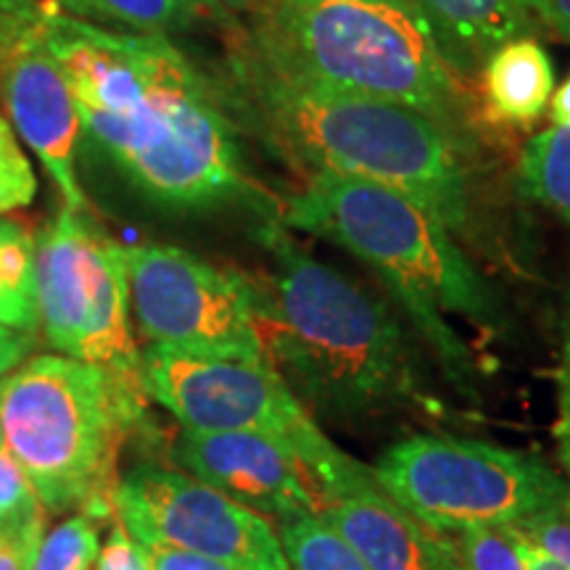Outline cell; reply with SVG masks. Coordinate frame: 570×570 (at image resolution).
Instances as JSON below:
<instances>
[{
    "label": "cell",
    "mask_w": 570,
    "mask_h": 570,
    "mask_svg": "<svg viewBox=\"0 0 570 570\" xmlns=\"http://www.w3.org/2000/svg\"><path fill=\"white\" fill-rule=\"evenodd\" d=\"M142 394L188 431L262 433L291 446L323 497L370 479V468L325 436L267 360L185 354L148 346L140 354Z\"/></svg>",
    "instance_id": "ba28073f"
},
{
    "label": "cell",
    "mask_w": 570,
    "mask_h": 570,
    "mask_svg": "<svg viewBox=\"0 0 570 570\" xmlns=\"http://www.w3.org/2000/svg\"><path fill=\"white\" fill-rule=\"evenodd\" d=\"M51 3L61 6V9H67L69 13H77V17H82V19H90L88 0H51Z\"/></svg>",
    "instance_id": "836d02e7"
},
{
    "label": "cell",
    "mask_w": 570,
    "mask_h": 570,
    "mask_svg": "<svg viewBox=\"0 0 570 570\" xmlns=\"http://www.w3.org/2000/svg\"><path fill=\"white\" fill-rule=\"evenodd\" d=\"M48 512L38 508L24 515L0 520V570H30L46 533Z\"/></svg>",
    "instance_id": "cb8c5ba5"
},
{
    "label": "cell",
    "mask_w": 570,
    "mask_h": 570,
    "mask_svg": "<svg viewBox=\"0 0 570 570\" xmlns=\"http://www.w3.org/2000/svg\"><path fill=\"white\" fill-rule=\"evenodd\" d=\"M483 104L497 122L531 125L550 106L554 69L537 40L504 42L481 67Z\"/></svg>",
    "instance_id": "2e32d148"
},
{
    "label": "cell",
    "mask_w": 570,
    "mask_h": 570,
    "mask_svg": "<svg viewBox=\"0 0 570 570\" xmlns=\"http://www.w3.org/2000/svg\"><path fill=\"white\" fill-rule=\"evenodd\" d=\"M146 402L106 370L63 354L32 356L0 377V433L48 515L114 518L117 454Z\"/></svg>",
    "instance_id": "8992f818"
},
{
    "label": "cell",
    "mask_w": 570,
    "mask_h": 570,
    "mask_svg": "<svg viewBox=\"0 0 570 570\" xmlns=\"http://www.w3.org/2000/svg\"><path fill=\"white\" fill-rule=\"evenodd\" d=\"M42 508L38 494H35L30 479H27L24 468L19 465L17 454L6 444L3 433H0V520H9L24 512Z\"/></svg>",
    "instance_id": "d4e9b609"
},
{
    "label": "cell",
    "mask_w": 570,
    "mask_h": 570,
    "mask_svg": "<svg viewBox=\"0 0 570 570\" xmlns=\"http://www.w3.org/2000/svg\"><path fill=\"white\" fill-rule=\"evenodd\" d=\"M230 35L256 61L291 80L407 106L468 132V90L441 56L417 6L273 0L256 19L233 24Z\"/></svg>",
    "instance_id": "5b68a950"
},
{
    "label": "cell",
    "mask_w": 570,
    "mask_h": 570,
    "mask_svg": "<svg viewBox=\"0 0 570 570\" xmlns=\"http://www.w3.org/2000/svg\"><path fill=\"white\" fill-rule=\"evenodd\" d=\"M92 570H151V566L140 541H135L130 531L117 518H111V531L101 544Z\"/></svg>",
    "instance_id": "4316f807"
},
{
    "label": "cell",
    "mask_w": 570,
    "mask_h": 570,
    "mask_svg": "<svg viewBox=\"0 0 570 570\" xmlns=\"http://www.w3.org/2000/svg\"><path fill=\"white\" fill-rule=\"evenodd\" d=\"M525 6L547 30L570 42V0H525Z\"/></svg>",
    "instance_id": "f1b7e54d"
},
{
    "label": "cell",
    "mask_w": 570,
    "mask_h": 570,
    "mask_svg": "<svg viewBox=\"0 0 570 570\" xmlns=\"http://www.w3.org/2000/svg\"><path fill=\"white\" fill-rule=\"evenodd\" d=\"M35 336L27 333H17L11 327L0 325V377L11 373L13 367H19L27 360V354L32 352Z\"/></svg>",
    "instance_id": "f546056e"
},
{
    "label": "cell",
    "mask_w": 570,
    "mask_h": 570,
    "mask_svg": "<svg viewBox=\"0 0 570 570\" xmlns=\"http://www.w3.org/2000/svg\"><path fill=\"white\" fill-rule=\"evenodd\" d=\"M122 254L132 323L148 346L267 360L259 294L248 277L177 246L132 244Z\"/></svg>",
    "instance_id": "30bf717a"
},
{
    "label": "cell",
    "mask_w": 570,
    "mask_h": 570,
    "mask_svg": "<svg viewBox=\"0 0 570 570\" xmlns=\"http://www.w3.org/2000/svg\"><path fill=\"white\" fill-rule=\"evenodd\" d=\"M35 194H38V175L30 156L21 148L19 135L6 114H0V214L30 206Z\"/></svg>",
    "instance_id": "603a6c76"
},
{
    "label": "cell",
    "mask_w": 570,
    "mask_h": 570,
    "mask_svg": "<svg viewBox=\"0 0 570 570\" xmlns=\"http://www.w3.org/2000/svg\"><path fill=\"white\" fill-rule=\"evenodd\" d=\"M204 3L212 6L217 13H223V17L246 24V21L265 13L273 6V0H204Z\"/></svg>",
    "instance_id": "4dcf8cb0"
},
{
    "label": "cell",
    "mask_w": 570,
    "mask_h": 570,
    "mask_svg": "<svg viewBox=\"0 0 570 570\" xmlns=\"http://www.w3.org/2000/svg\"><path fill=\"white\" fill-rule=\"evenodd\" d=\"M114 518L140 544L173 547L246 570H288L277 525L180 468L135 465L111 494Z\"/></svg>",
    "instance_id": "8fae6325"
},
{
    "label": "cell",
    "mask_w": 570,
    "mask_h": 570,
    "mask_svg": "<svg viewBox=\"0 0 570 570\" xmlns=\"http://www.w3.org/2000/svg\"><path fill=\"white\" fill-rule=\"evenodd\" d=\"M173 460L194 479L217 489L269 523L315 515L323 499L302 460L281 441L246 431H188L173 444Z\"/></svg>",
    "instance_id": "4fadbf2b"
},
{
    "label": "cell",
    "mask_w": 570,
    "mask_h": 570,
    "mask_svg": "<svg viewBox=\"0 0 570 570\" xmlns=\"http://www.w3.org/2000/svg\"><path fill=\"white\" fill-rule=\"evenodd\" d=\"M0 325L27 336H35L40 327L35 238L13 219H0Z\"/></svg>",
    "instance_id": "e0dca14e"
},
{
    "label": "cell",
    "mask_w": 570,
    "mask_h": 570,
    "mask_svg": "<svg viewBox=\"0 0 570 570\" xmlns=\"http://www.w3.org/2000/svg\"><path fill=\"white\" fill-rule=\"evenodd\" d=\"M35 0H0V98L6 119L38 156L48 177L75 212L88 209L77 177L82 125L59 63L42 46Z\"/></svg>",
    "instance_id": "7c38bea8"
},
{
    "label": "cell",
    "mask_w": 570,
    "mask_h": 570,
    "mask_svg": "<svg viewBox=\"0 0 570 570\" xmlns=\"http://www.w3.org/2000/svg\"><path fill=\"white\" fill-rule=\"evenodd\" d=\"M423 13L441 56L460 77L481 71L504 42L529 38L525 0H412Z\"/></svg>",
    "instance_id": "9a60e30c"
},
{
    "label": "cell",
    "mask_w": 570,
    "mask_h": 570,
    "mask_svg": "<svg viewBox=\"0 0 570 570\" xmlns=\"http://www.w3.org/2000/svg\"><path fill=\"white\" fill-rule=\"evenodd\" d=\"M104 515L80 510L42 533L30 570H92L101 552Z\"/></svg>",
    "instance_id": "44dd1931"
},
{
    "label": "cell",
    "mask_w": 570,
    "mask_h": 570,
    "mask_svg": "<svg viewBox=\"0 0 570 570\" xmlns=\"http://www.w3.org/2000/svg\"><path fill=\"white\" fill-rule=\"evenodd\" d=\"M227 109L269 148L312 173L386 185L415 198L449 230L473 212L475 164L470 135L407 106L315 88L277 75L230 38Z\"/></svg>",
    "instance_id": "7a4b0ae2"
},
{
    "label": "cell",
    "mask_w": 570,
    "mask_h": 570,
    "mask_svg": "<svg viewBox=\"0 0 570 570\" xmlns=\"http://www.w3.org/2000/svg\"><path fill=\"white\" fill-rule=\"evenodd\" d=\"M550 117H552V125L570 127V77L560 85L558 90H554V96L550 98Z\"/></svg>",
    "instance_id": "d6a6232c"
},
{
    "label": "cell",
    "mask_w": 570,
    "mask_h": 570,
    "mask_svg": "<svg viewBox=\"0 0 570 570\" xmlns=\"http://www.w3.org/2000/svg\"><path fill=\"white\" fill-rule=\"evenodd\" d=\"M512 533H515V531H512ZM515 539H518V550H520V558H523L525 570H568L566 566H560L558 560H552L550 554L541 552L539 547H533L531 541L518 537V533H515Z\"/></svg>",
    "instance_id": "1f68e13d"
},
{
    "label": "cell",
    "mask_w": 570,
    "mask_h": 570,
    "mask_svg": "<svg viewBox=\"0 0 570 570\" xmlns=\"http://www.w3.org/2000/svg\"><path fill=\"white\" fill-rule=\"evenodd\" d=\"M90 21L98 24H119L122 30L135 32H175L188 27L214 21V24L230 30L238 24L217 13L204 0H88Z\"/></svg>",
    "instance_id": "d6986e66"
},
{
    "label": "cell",
    "mask_w": 570,
    "mask_h": 570,
    "mask_svg": "<svg viewBox=\"0 0 570 570\" xmlns=\"http://www.w3.org/2000/svg\"><path fill=\"white\" fill-rule=\"evenodd\" d=\"M146 550L148 566L151 570H246L238 566H230V562H219L202 558V554L173 550V547H156V544H142Z\"/></svg>",
    "instance_id": "83f0119b"
},
{
    "label": "cell",
    "mask_w": 570,
    "mask_h": 570,
    "mask_svg": "<svg viewBox=\"0 0 570 570\" xmlns=\"http://www.w3.org/2000/svg\"><path fill=\"white\" fill-rule=\"evenodd\" d=\"M320 515L360 552L370 570H460L446 533L428 531L383 494L373 470L370 479L325 497Z\"/></svg>",
    "instance_id": "5bb4252c"
},
{
    "label": "cell",
    "mask_w": 570,
    "mask_h": 570,
    "mask_svg": "<svg viewBox=\"0 0 570 570\" xmlns=\"http://www.w3.org/2000/svg\"><path fill=\"white\" fill-rule=\"evenodd\" d=\"M35 294L48 344L142 394L122 244L61 206L35 240ZM146 396V394H142Z\"/></svg>",
    "instance_id": "9c48e42d"
},
{
    "label": "cell",
    "mask_w": 570,
    "mask_h": 570,
    "mask_svg": "<svg viewBox=\"0 0 570 570\" xmlns=\"http://www.w3.org/2000/svg\"><path fill=\"white\" fill-rule=\"evenodd\" d=\"M259 240L273 259L256 285L262 341L298 402L331 417H367L415 399V348L394 312L304 252L275 217Z\"/></svg>",
    "instance_id": "3957f363"
},
{
    "label": "cell",
    "mask_w": 570,
    "mask_h": 570,
    "mask_svg": "<svg viewBox=\"0 0 570 570\" xmlns=\"http://www.w3.org/2000/svg\"><path fill=\"white\" fill-rule=\"evenodd\" d=\"M32 13L82 132L148 202L175 212L248 204L269 214L223 90L167 35L98 24L51 0H35Z\"/></svg>",
    "instance_id": "6da1fadb"
},
{
    "label": "cell",
    "mask_w": 570,
    "mask_h": 570,
    "mask_svg": "<svg viewBox=\"0 0 570 570\" xmlns=\"http://www.w3.org/2000/svg\"><path fill=\"white\" fill-rule=\"evenodd\" d=\"M288 570H370L327 520L315 512L277 525Z\"/></svg>",
    "instance_id": "ffe728a7"
},
{
    "label": "cell",
    "mask_w": 570,
    "mask_h": 570,
    "mask_svg": "<svg viewBox=\"0 0 570 570\" xmlns=\"http://www.w3.org/2000/svg\"><path fill=\"white\" fill-rule=\"evenodd\" d=\"M460 570H525L518 539L510 529H475L446 533Z\"/></svg>",
    "instance_id": "7402d4cb"
},
{
    "label": "cell",
    "mask_w": 570,
    "mask_h": 570,
    "mask_svg": "<svg viewBox=\"0 0 570 570\" xmlns=\"http://www.w3.org/2000/svg\"><path fill=\"white\" fill-rule=\"evenodd\" d=\"M281 3H323V0H281ZM394 3L415 6V3H412V0H394Z\"/></svg>",
    "instance_id": "e575fe53"
},
{
    "label": "cell",
    "mask_w": 570,
    "mask_h": 570,
    "mask_svg": "<svg viewBox=\"0 0 570 570\" xmlns=\"http://www.w3.org/2000/svg\"><path fill=\"white\" fill-rule=\"evenodd\" d=\"M383 494L433 533L515 529L568 510V487L533 454L487 441L415 433L375 462Z\"/></svg>",
    "instance_id": "52a82bcc"
},
{
    "label": "cell",
    "mask_w": 570,
    "mask_h": 570,
    "mask_svg": "<svg viewBox=\"0 0 570 570\" xmlns=\"http://www.w3.org/2000/svg\"><path fill=\"white\" fill-rule=\"evenodd\" d=\"M520 190L570 223V127H550L529 140L518 161Z\"/></svg>",
    "instance_id": "ac0fdd59"
},
{
    "label": "cell",
    "mask_w": 570,
    "mask_h": 570,
    "mask_svg": "<svg viewBox=\"0 0 570 570\" xmlns=\"http://www.w3.org/2000/svg\"><path fill=\"white\" fill-rule=\"evenodd\" d=\"M518 537L531 541L533 547H539L541 552L550 554L552 560H558L560 566L570 570V518L566 512H552V515H541L525 523L515 525Z\"/></svg>",
    "instance_id": "484cf974"
},
{
    "label": "cell",
    "mask_w": 570,
    "mask_h": 570,
    "mask_svg": "<svg viewBox=\"0 0 570 570\" xmlns=\"http://www.w3.org/2000/svg\"><path fill=\"white\" fill-rule=\"evenodd\" d=\"M281 223L320 235L373 267L452 381L470 391L473 354L452 320L491 331L497 298L436 214L386 185L312 173L288 198Z\"/></svg>",
    "instance_id": "277c9868"
}]
</instances>
